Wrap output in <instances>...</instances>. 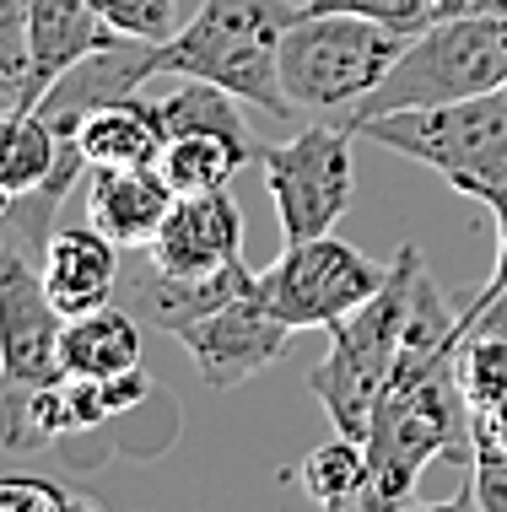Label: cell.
Wrapping results in <instances>:
<instances>
[{
    "instance_id": "1",
    "label": "cell",
    "mask_w": 507,
    "mask_h": 512,
    "mask_svg": "<svg viewBox=\"0 0 507 512\" xmlns=\"http://www.w3.org/2000/svg\"><path fill=\"white\" fill-rule=\"evenodd\" d=\"M459 308H448L432 275L421 281L416 308H410V329L400 345V362L389 372L373 426H367V507H405L416 496L427 464L454 459L470 475L475 453V421L470 399L459 383Z\"/></svg>"
},
{
    "instance_id": "2",
    "label": "cell",
    "mask_w": 507,
    "mask_h": 512,
    "mask_svg": "<svg viewBox=\"0 0 507 512\" xmlns=\"http://www.w3.org/2000/svg\"><path fill=\"white\" fill-rule=\"evenodd\" d=\"M297 17L303 6L292 0H200L195 17L157 44V76L216 81L270 119H292L297 103L281 87V38Z\"/></svg>"
},
{
    "instance_id": "3",
    "label": "cell",
    "mask_w": 507,
    "mask_h": 512,
    "mask_svg": "<svg viewBox=\"0 0 507 512\" xmlns=\"http://www.w3.org/2000/svg\"><path fill=\"white\" fill-rule=\"evenodd\" d=\"M421 281H427L421 248L400 243L389 259V275H383V286H378V297H367L351 318H340L330 329V356L308 372V389L324 405V415L335 421V432L367 437L378 399L389 389V372L400 362V345H405Z\"/></svg>"
},
{
    "instance_id": "4",
    "label": "cell",
    "mask_w": 507,
    "mask_h": 512,
    "mask_svg": "<svg viewBox=\"0 0 507 512\" xmlns=\"http://www.w3.org/2000/svg\"><path fill=\"white\" fill-rule=\"evenodd\" d=\"M497 87H507V17L459 11V17L427 27L421 38H410L394 71L340 119L351 130H362V124L400 114V108H437V103L481 98V92Z\"/></svg>"
},
{
    "instance_id": "5",
    "label": "cell",
    "mask_w": 507,
    "mask_h": 512,
    "mask_svg": "<svg viewBox=\"0 0 507 512\" xmlns=\"http://www.w3.org/2000/svg\"><path fill=\"white\" fill-rule=\"evenodd\" d=\"M356 141H373L394 157H410L421 168L459 189L470 200H486L507 189V87L481 98L437 103V108H400L356 130Z\"/></svg>"
},
{
    "instance_id": "6",
    "label": "cell",
    "mask_w": 507,
    "mask_h": 512,
    "mask_svg": "<svg viewBox=\"0 0 507 512\" xmlns=\"http://www.w3.org/2000/svg\"><path fill=\"white\" fill-rule=\"evenodd\" d=\"M405 49L410 38L373 17L303 11L281 38V87L308 114H351Z\"/></svg>"
},
{
    "instance_id": "7",
    "label": "cell",
    "mask_w": 507,
    "mask_h": 512,
    "mask_svg": "<svg viewBox=\"0 0 507 512\" xmlns=\"http://www.w3.org/2000/svg\"><path fill=\"white\" fill-rule=\"evenodd\" d=\"M351 141L356 130L346 119H335V124H308L292 141L259 146L254 162L265 168V189L276 200V221L286 243L324 238L351 211V189H356Z\"/></svg>"
},
{
    "instance_id": "8",
    "label": "cell",
    "mask_w": 507,
    "mask_h": 512,
    "mask_svg": "<svg viewBox=\"0 0 507 512\" xmlns=\"http://www.w3.org/2000/svg\"><path fill=\"white\" fill-rule=\"evenodd\" d=\"M389 265L367 259L362 248L340 243L335 232L324 238L286 243L276 265L254 270V286L265 297V308L292 329H335L340 318H351L367 297H378Z\"/></svg>"
},
{
    "instance_id": "9",
    "label": "cell",
    "mask_w": 507,
    "mask_h": 512,
    "mask_svg": "<svg viewBox=\"0 0 507 512\" xmlns=\"http://www.w3.org/2000/svg\"><path fill=\"white\" fill-rule=\"evenodd\" d=\"M292 335H297V329L281 324V318L265 308L259 286H249V292L227 297L222 308L200 313L195 324H184L173 340L184 345L189 362L200 367L205 389L232 394L238 383H249L265 367H276L286 356V345H292Z\"/></svg>"
},
{
    "instance_id": "10",
    "label": "cell",
    "mask_w": 507,
    "mask_h": 512,
    "mask_svg": "<svg viewBox=\"0 0 507 512\" xmlns=\"http://www.w3.org/2000/svg\"><path fill=\"white\" fill-rule=\"evenodd\" d=\"M65 313L49 302L38 259L11 254L0 265V389H44L65 378Z\"/></svg>"
},
{
    "instance_id": "11",
    "label": "cell",
    "mask_w": 507,
    "mask_h": 512,
    "mask_svg": "<svg viewBox=\"0 0 507 512\" xmlns=\"http://www.w3.org/2000/svg\"><path fill=\"white\" fill-rule=\"evenodd\" d=\"M152 76H157V44L119 33L114 44H103V49H92L87 60H76L33 108L54 124L60 141H76L81 119L98 114L108 103H119V98H130V92H141Z\"/></svg>"
},
{
    "instance_id": "12",
    "label": "cell",
    "mask_w": 507,
    "mask_h": 512,
    "mask_svg": "<svg viewBox=\"0 0 507 512\" xmlns=\"http://www.w3.org/2000/svg\"><path fill=\"white\" fill-rule=\"evenodd\" d=\"M162 275H216L243 259V211L227 189L178 195L152 248H141Z\"/></svg>"
},
{
    "instance_id": "13",
    "label": "cell",
    "mask_w": 507,
    "mask_h": 512,
    "mask_svg": "<svg viewBox=\"0 0 507 512\" xmlns=\"http://www.w3.org/2000/svg\"><path fill=\"white\" fill-rule=\"evenodd\" d=\"M125 248L114 238H103L98 227H54L44 254H38V275L44 292L65 318L92 313L103 302H119V275H125Z\"/></svg>"
},
{
    "instance_id": "14",
    "label": "cell",
    "mask_w": 507,
    "mask_h": 512,
    "mask_svg": "<svg viewBox=\"0 0 507 512\" xmlns=\"http://www.w3.org/2000/svg\"><path fill=\"white\" fill-rule=\"evenodd\" d=\"M173 200L178 195L157 162H146V168H92L87 178V221L103 238H114L125 254L152 248Z\"/></svg>"
},
{
    "instance_id": "15",
    "label": "cell",
    "mask_w": 507,
    "mask_h": 512,
    "mask_svg": "<svg viewBox=\"0 0 507 512\" xmlns=\"http://www.w3.org/2000/svg\"><path fill=\"white\" fill-rule=\"evenodd\" d=\"M108 27L92 0H27V49H33V76H27V108L71 71L76 60H87L92 49L114 44Z\"/></svg>"
},
{
    "instance_id": "16",
    "label": "cell",
    "mask_w": 507,
    "mask_h": 512,
    "mask_svg": "<svg viewBox=\"0 0 507 512\" xmlns=\"http://www.w3.org/2000/svg\"><path fill=\"white\" fill-rule=\"evenodd\" d=\"M76 151L87 168H146L162 151V119H157V98H130L98 108L81 119L76 130Z\"/></svg>"
},
{
    "instance_id": "17",
    "label": "cell",
    "mask_w": 507,
    "mask_h": 512,
    "mask_svg": "<svg viewBox=\"0 0 507 512\" xmlns=\"http://www.w3.org/2000/svg\"><path fill=\"white\" fill-rule=\"evenodd\" d=\"M60 362L71 378H114L141 367V318L119 302H103L92 313L65 318L60 329Z\"/></svg>"
},
{
    "instance_id": "18",
    "label": "cell",
    "mask_w": 507,
    "mask_h": 512,
    "mask_svg": "<svg viewBox=\"0 0 507 512\" xmlns=\"http://www.w3.org/2000/svg\"><path fill=\"white\" fill-rule=\"evenodd\" d=\"M65 157V141L54 135V124L27 103L0 108V189L11 195H33L44 189L54 168Z\"/></svg>"
},
{
    "instance_id": "19",
    "label": "cell",
    "mask_w": 507,
    "mask_h": 512,
    "mask_svg": "<svg viewBox=\"0 0 507 512\" xmlns=\"http://www.w3.org/2000/svg\"><path fill=\"white\" fill-rule=\"evenodd\" d=\"M249 157H259V146L227 141V135H168L157 168L173 184V195H205V189H227L249 168Z\"/></svg>"
},
{
    "instance_id": "20",
    "label": "cell",
    "mask_w": 507,
    "mask_h": 512,
    "mask_svg": "<svg viewBox=\"0 0 507 512\" xmlns=\"http://www.w3.org/2000/svg\"><path fill=\"white\" fill-rule=\"evenodd\" d=\"M297 486L313 507H367V486H373V469H367V448L362 437H330L297 464Z\"/></svg>"
},
{
    "instance_id": "21",
    "label": "cell",
    "mask_w": 507,
    "mask_h": 512,
    "mask_svg": "<svg viewBox=\"0 0 507 512\" xmlns=\"http://www.w3.org/2000/svg\"><path fill=\"white\" fill-rule=\"evenodd\" d=\"M459 383L470 399L475 437L507 448V335H470L459 345Z\"/></svg>"
},
{
    "instance_id": "22",
    "label": "cell",
    "mask_w": 507,
    "mask_h": 512,
    "mask_svg": "<svg viewBox=\"0 0 507 512\" xmlns=\"http://www.w3.org/2000/svg\"><path fill=\"white\" fill-rule=\"evenodd\" d=\"M243 98H232L216 81H195L184 76V87H173L168 98H157V119H162V141L168 135H227V141L254 146L249 124H243Z\"/></svg>"
},
{
    "instance_id": "23",
    "label": "cell",
    "mask_w": 507,
    "mask_h": 512,
    "mask_svg": "<svg viewBox=\"0 0 507 512\" xmlns=\"http://www.w3.org/2000/svg\"><path fill=\"white\" fill-rule=\"evenodd\" d=\"M303 11H356V17H373L405 38H421L427 27L470 11V0H303Z\"/></svg>"
},
{
    "instance_id": "24",
    "label": "cell",
    "mask_w": 507,
    "mask_h": 512,
    "mask_svg": "<svg viewBox=\"0 0 507 512\" xmlns=\"http://www.w3.org/2000/svg\"><path fill=\"white\" fill-rule=\"evenodd\" d=\"M443 507H475V512H507V448L491 437H475L470 480L448 496Z\"/></svg>"
},
{
    "instance_id": "25",
    "label": "cell",
    "mask_w": 507,
    "mask_h": 512,
    "mask_svg": "<svg viewBox=\"0 0 507 512\" xmlns=\"http://www.w3.org/2000/svg\"><path fill=\"white\" fill-rule=\"evenodd\" d=\"M33 49H27V0H0V98L27 103Z\"/></svg>"
},
{
    "instance_id": "26",
    "label": "cell",
    "mask_w": 507,
    "mask_h": 512,
    "mask_svg": "<svg viewBox=\"0 0 507 512\" xmlns=\"http://www.w3.org/2000/svg\"><path fill=\"white\" fill-rule=\"evenodd\" d=\"M92 11L125 38H146V44H162V38L178 33V0H92Z\"/></svg>"
},
{
    "instance_id": "27",
    "label": "cell",
    "mask_w": 507,
    "mask_h": 512,
    "mask_svg": "<svg viewBox=\"0 0 507 512\" xmlns=\"http://www.w3.org/2000/svg\"><path fill=\"white\" fill-rule=\"evenodd\" d=\"M98 507L87 491H71L49 475H6L0 480V512H76Z\"/></svg>"
},
{
    "instance_id": "28",
    "label": "cell",
    "mask_w": 507,
    "mask_h": 512,
    "mask_svg": "<svg viewBox=\"0 0 507 512\" xmlns=\"http://www.w3.org/2000/svg\"><path fill=\"white\" fill-rule=\"evenodd\" d=\"M481 205L491 211V221H497V265H491L486 286H481L475 297H497V292H507V189H497V195H486Z\"/></svg>"
},
{
    "instance_id": "29",
    "label": "cell",
    "mask_w": 507,
    "mask_h": 512,
    "mask_svg": "<svg viewBox=\"0 0 507 512\" xmlns=\"http://www.w3.org/2000/svg\"><path fill=\"white\" fill-rule=\"evenodd\" d=\"M470 11H486V17H507V0H470Z\"/></svg>"
},
{
    "instance_id": "30",
    "label": "cell",
    "mask_w": 507,
    "mask_h": 512,
    "mask_svg": "<svg viewBox=\"0 0 507 512\" xmlns=\"http://www.w3.org/2000/svg\"><path fill=\"white\" fill-rule=\"evenodd\" d=\"M11 254H17V248H6V243H0V265H6V259H11Z\"/></svg>"
}]
</instances>
